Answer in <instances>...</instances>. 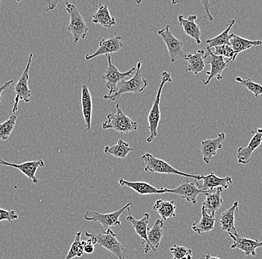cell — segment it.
Here are the masks:
<instances>
[{
  "label": "cell",
  "instance_id": "ffe728a7",
  "mask_svg": "<svg viewBox=\"0 0 262 259\" xmlns=\"http://www.w3.org/2000/svg\"><path fill=\"white\" fill-rule=\"evenodd\" d=\"M238 202L235 201L227 211H224L220 216V226L223 232H227L229 235L237 234L235 224V214L238 211Z\"/></svg>",
  "mask_w": 262,
  "mask_h": 259
},
{
  "label": "cell",
  "instance_id": "484cf974",
  "mask_svg": "<svg viewBox=\"0 0 262 259\" xmlns=\"http://www.w3.org/2000/svg\"><path fill=\"white\" fill-rule=\"evenodd\" d=\"M97 7V11L93 15V24H99L107 29L116 25V19L111 15L108 5H99Z\"/></svg>",
  "mask_w": 262,
  "mask_h": 259
},
{
  "label": "cell",
  "instance_id": "8d00e7d4",
  "mask_svg": "<svg viewBox=\"0 0 262 259\" xmlns=\"http://www.w3.org/2000/svg\"><path fill=\"white\" fill-rule=\"evenodd\" d=\"M170 252L173 255V259H182L189 255H192V250L188 247L178 246L174 244L170 249Z\"/></svg>",
  "mask_w": 262,
  "mask_h": 259
},
{
  "label": "cell",
  "instance_id": "3957f363",
  "mask_svg": "<svg viewBox=\"0 0 262 259\" xmlns=\"http://www.w3.org/2000/svg\"><path fill=\"white\" fill-rule=\"evenodd\" d=\"M141 160L145 164V172L152 173H160V174H174L186 177V178H194L195 180H202L203 176L201 175H191L183 173L171 166L164 160L156 158L150 153H142Z\"/></svg>",
  "mask_w": 262,
  "mask_h": 259
},
{
  "label": "cell",
  "instance_id": "603a6c76",
  "mask_svg": "<svg viewBox=\"0 0 262 259\" xmlns=\"http://www.w3.org/2000/svg\"><path fill=\"white\" fill-rule=\"evenodd\" d=\"M119 185L120 186H126L131 188V189L135 191L136 192L138 193L139 194L142 196L145 195H152V194H163L165 193V188H160L157 189L153 185L149 184V183H145V182H128L124 178H121L119 180Z\"/></svg>",
  "mask_w": 262,
  "mask_h": 259
},
{
  "label": "cell",
  "instance_id": "7bdbcfd3",
  "mask_svg": "<svg viewBox=\"0 0 262 259\" xmlns=\"http://www.w3.org/2000/svg\"><path fill=\"white\" fill-rule=\"evenodd\" d=\"M205 259H221V258H217V257L212 256V255H206V258H205Z\"/></svg>",
  "mask_w": 262,
  "mask_h": 259
},
{
  "label": "cell",
  "instance_id": "d6a6232c",
  "mask_svg": "<svg viewBox=\"0 0 262 259\" xmlns=\"http://www.w3.org/2000/svg\"><path fill=\"white\" fill-rule=\"evenodd\" d=\"M75 234V240L72 244L65 259H73L75 257L80 258V257L83 256V254H84L83 247L81 244V232H76Z\"/></svg>",
  "mask_w": 262,
  "mask_h": 259
},
{
  "label": "cell",
  "instance_id": "ac0fdd59",
  "mask_svg": "<svg viewBox=\"0 0 262 259\" xmlns=\"http://www.w3.org/2000/svg\"><path fill=\"white\" fill-rule=\"evenodd\" d=\"M254 134L253 137L246 147H239L237 151V162L241 165H247L250 162L252 154L258 148L262 143V134L258 133L254 129L252 131Z\"/></svg>",
  "mask_w": 262,
  "mask_h": 259
},
{
  "label": "cell",
  "instance_id": "f546056e",
  "mask_svg": "<svg viewBox=\"0 0 262 259\" xmlns=\"http://www.w3.org/2000/svg\"><path fill=\"white\" fill-rule=\"evenodd\" d=\"M261 41H250L248 39L243 38L235 34H233V37L229 42V45L235 52V57H234L235 60L241 52L248 50L251 47H255V46L261 45Z\"/></svg>",
  "mask_w": 262,
  "mask_h": 259
},
{
  "label": "cell",
  "instance_id": "9c48e42d",
  "mask_svg": "<svg viewBox=\"0 0 262 259\" xmlns=\"http://www.w3.org/2000/svg\"><path fill=\"white\" fill-rule=\"evenodd\" d=\"M105 56L107 60L108 66L106 67L104 75H102V78L106 82V88L109 90L108 94L111 95L116 92L118 85L124 80V78L132 75L137 70V68L133 67L129 71L122 73L112 63L111 55H106Z\"/></svg>",
  "mask_w": 262,
  "mask_h": 259
},
{
  "label": "cell",
  "instance_id": "e0dca14e",
  "mask_svg": "<svg viewBox=\"0 0 262 259\" xmlns=\"http://www.w3.org/2000/svg\"><path fill=\"white\" fill-rule=\"evenodd\" d=\"M229 237L233 240V244L231 245L230 248L238 249L247 256H250V255L255 256L257 248L262 247V242L242 237L238 233L234 235H229Z\"/></svg>",
  "mask_w": 262,
  "mask_h": 259
},
{
  "label": "cell",
  "instance_id": "ab89813d",
  "mask_svg": "<svg viewBox=\"0 0 262 259\" xmlns=\"http://www.w3.org/2000/svg\"><path fill=\"white\" fill-rule=\"evenodd\" d=\"M86 243L84 246H83V251H84V253L86 254H92L95 251V247L93 244H92L91 243L88 242V241H86Z\"/></svg>",
  "mask_w": 262,
  "mask_h": 259
},
{
  "label": "cell",
  "instance_id": "f6af8a7d",
  "mask_svg": "<svg viewBox=\"0 0 262 259\" xmlns=\"http://www.w3.org/2000/svg\"><path fill=\"white\" fill-rule=\"evenodd\" d=\"M182 259H192V255H188V256L184 257V258Z\"/></svg>",
  "mask_w": 262,
  "mask_h": 259
},
{
  "label": "cell",
  "instance_id": "2e32d148",
  "mask_svg": "<svg viewBox=\"0 0 262 259\" xmlns=\"http://www.w3.org/2000/svg\"><path fill=\"white\" fill-rule=\"evenodd\" d=\"M226 139L224 132L217 134V137L214 139H207L201 142V152L203 159L206 165H209L212 158L215 156L217 151L223 148L222 142Z\"/></svg>",
  "mask_w": 262,
  "mask_h": 259
},
{
  "label": "cell",
  "instance_id": "5bb4252c",
  "mask_svg": "<svg viewBox=\"0 0 262 259\" xmlns=\"http://www.w3.org/2000/svg\"><path fill=\"white\" fill-rule=\"evenodd\" d=\"M45 166L43 160L32 161V162H24L23 164H13L0 158V167H10L17 169L25 176L32 180L34 184L38 183V178L36 177V173L40 167Z\"/></svg>",
  "mask_w": 262,
  "mask_h": 259
},
{
  "label": "cell",
  "instance_id": "ee69618b",
  "mask_svg": "<svg viewBox=\"0 0 262 259\" xmlns=\"http://www.w3.org/2000/svg\"><path fill=\"white\" fill-rule=\"evenodd\" d=\"M255 130L257 132H258V133L262 134V128L261 129H260V128H257Z\"/></svg>",
  "mask_w": 262,
  "mask_h": 259
},
{
  "label": "cell",
  "instance_id": "f35d334b",
  "mask_svg": "<svg viewBox=\"0 0 262 259\" xmlns=\"http://www.w3.org/2000/svg\"><path fill=\"white\" fill-rule=\"evenodd\" d=\"M202 4L204 5L205 11H206V14L207 15L205 16L204 18L209 19V21H212L213 17L211 15L210 12H209V8H210V4H209V1H202L201 2Z\"/></svg>",
  "mask_w": 262,
  "mask_h": 259
},
{
  "label": "cell",
  "instance_id": "30bf717a",
  "mask_svg": "<svg viewBox=\"0 0 262 259\" xmlns=\"http://www.w3.org/2000/svg\"><path fill=\"white\" fill-rule=\"evenodd\" d=\"M206 50L207 51L205 52L204 59L206 61V64L211 65V70L206 72V74L208 75L207 79L206 81L203 80L204 85H207L214 78H217V80L222 79L223 71L228 67V64L225 62L224 57L214 55L209 47H206Z\"/></svg>",
  "mask_w": 262,
  "mask_h": 259
},
{
  "label": "cell",
  "instance_id": "7a4b0ae2",
  "mask_svg": "<svg viewBox=\"0 0 262 259\" xmlns=\"http://www.w3.org/2000/svg\"><path fill=\"white\" fill-rule=\"evenodd\" d=\"M142 65V62H139L137 65V70H136L134 76L131 78L129 81L123 80L119 83L120 85H118L116 92L111 95H105L104 96V99L106 101H114L119 99V97L124 93H139L144 91L145 88L148 85V82L144 78L143 75L141 74Z\"/></svg>",
  "mask_w": 262,
  "mask_h": 259
},
{
  "label": "cell",
  "instance_id": "60d3db41",
  "mask_svg": "<svg viewBox=\"0 0 262 259\" xmlns=\"http://www.w3.org/2000/svg\"><path fill=\"white\" fill-rule=\"evenodd\" d=\"M13 80H11V81L7 82L3 85V86H0V106L2 105V94H3V91L5 90H7L9 88V87L11 86V84L13 83Z\"/></svg>",
  "mask_w": 262,
  "mask_h": 259
},
{
  "label": "cell",
  "instance_id": "d6986e66",
  "mask_svg": "<svg viewBox=\"0 0 262 259\" xmlns=\"http://www.w3.org/2000/svg\"><path fill=\"white\" fill-rule=\"evenodd\" d=\"M222 188H216L215 190H211L208 191L207 192L205 193V201L202 204V209L204 211H206L209 215L214 217L215 215L216 211H217L223 203L222 197H221V193H222Z\"/></svg>",
  "mask_w": 262,
  "mask_h": 259
},
{
  "label": "cell",
  "instance_id": "9a60e30c",
  "mask_svg": "<svg viewBox=\"0 0 262 259\" xmlns=\"http://www.w3.org/2000/svg\"><path fill=\"white\" fill-rule=\"evenodd\" d=\"M121 40H122V37L120 36H114L107 39H102L99 42L98 50L93 54H88L85 55V59L89 61L99 55H111V53L119 52L123 47V44Z\"/></svg>",
  "mask_w": 262,
  "mask_h": 259
},
{
  "label": "cell",
  "instance_id": "52a82bcc",
  "mask_svg": "<svg viewBox=\"0 0 262 259\" xmlns=\"http://www.w3.org/2000/svg\"><path fill=\"white\" fill-rule=\"evenodd\" d=\"M33 58V53L29 55V61H28L27 66L26 67L22 75L19 77L14 87V91H15L16 96L14 98V105L13 106V114H15L18 110V104L19 101H23L25 103H28L32 99V91L29 88V71H30L31 65H32Z\"/></svg>",
  "mask_w": 262,
  "mask_h": 259
},
{
  "label": "cell",
  "instance_id": "836d02e7",
  "mask_svg": "<svg viewBox=\"0 0 262 259\" xmlns=\"http://www.w3.org/2000/svg\"><path fill=\"white\" fill-rule=\"evenodd\" d=\"M16 116L13 114L7 121L3 124H0V141H6L9 138L10 135L12 133L15 127Z\"/></svg>",
  "mask_w": 262,
  "mask_h": 259
},
{
  "label": "cell",
  "instance_id": "4fadbf2b",
  "mask_svg": "<svg viewBox=\"0 0 262 259\" xmlns=\"http://www.w3.org/2000/svg\"><path fill=\"white\" fill-rule=\"evenodd\" d=\"M129 215L126 217V221L130 223L135 230L136 233L138 234L139 237L142 239V244L145 245L143 249L144 253L147 254L149 251L151 250L150 243L147 238V232H148V224L150 221V214L148 213H145L143 217L140 220L135 219L131 215L130 207L127 209Z\"/></svg>",
  "mask_w": 262,
  "mask_h": 259
},
{
  "label": "cell",
  "instance_id": "7402d4cb",
  "mask_svg": "<svg viewBox=\"0 0 262 259\" xmlns=\"http://www.w3.org/2000/svg\"><path fill=\"white\" fill-rule=\"evenodd\" d=\"M81 109L86 124V131L90 130L92 126V115H93V99L90 92L89 87L86 84L81 86Z\"/></svg>",
  "mask_w": 262,
  "mask_h": 259
},
{
  "label": "cell",
  "instance_id": "b9f144b4",
  "mask_svg": "<svg viewBox=\"0 0 262 259\" xmlns=\"http://www.w3.org/2000/svg\"><path fill=\"white\" fill-rule=\"evenodd\" d=\"M47 3H48V9L46 10V12H47L49 10L55 9V8L56 7L57 3H58V2H47Z\"/></svg>",
  "mask_w": 262,
  "mask_h": 259
},
{
  "label": "cell",
  "instance_id": "e575fe53",
  "mask_svg": "<svg viewBox=\"0 0 262 259\" xmlns=\"http://www.w3.org/2000/svg\"><path fill=\"white\" fill-rule=\"evenodd\" d=\"M235 81L247 88L249 91L253 93L255 98H258L259 95H262V85L261 84L254 83L253 80L248 78V79H243L241 77H236Z\"/></svg>",
  "mask_w": 262,
  "mask_h": 259
},
{
  "label": "cell",
  "instance_id": "d4e9b609",
  "mask_svg": "<svg viewBox=\"0 0 262 259\" xmlns=\"http://www.w3.org/2000/svg\"><path fill=\"white\" fill-rule=\"evenodd\" d=\"M205 55L204 50H198L193 54H186L184 60L187 61L188 65L187 69L185 72H191L194 75L204 71L205 69V63L204 56Z\"/></svg>",
  "mask_w": 262,
  "mask_h": 259
},
{
  "label": "cell",
  "instance_id": "7c38bea8",
  "mask_svg": "<svg viewBox=\"0 0 262 259\" xmlns=\"http://www.w3.org/2000/svg\"><path fill=\"white\" fill-rule=\"evenodd\" d=\"M198 185L188 180H183L182 183L173 189L165 188V192L178 195L181 199H185L191 204L196 205V197L199 195L205 194L208 191L200 189Z\"/></svg>",
  "mask_w": 262,
  "mask_h": 259
},
{
  "label": "cell",
  "instance_id": "83f0119b",
  "mask_svg": "<svg viewBox=\"0 0 262 259\" xmlns=\"http://www.w3.org/2000/svg\"><path fill=\"white\" fill-rule=\"evenodd\" d=\"M165 222L162 219L157 220L151 229H148L147 232V238L150 243L151 250L156 252L159 248L163 238L164 232L163 226Z\"/></svg>",
  "mask_w": 262,
  "mask_h": 259
},
{
  "label": "cell",
  "instance_id": "cb8c5ba5",
  "mask_svg": "<svg viewBox=\"0 0 262 259\" xmlns=\"http://www.w3.org/2000/svg\"><path fill=\"white\" fill-rule=\"evenodd\" d=\"M196 15L188 16L187 19L183 15L178 16V22L183 28L185 33L188 37H191L195 41L196 44L200 45L201 44V31L199 26L196 24Z\"/></svg>",
  "mask_w": 262,
  "mask_h": 259
},
{
  "label": "cell",
  "instance_id": "8fae6325",
  "mask_svg": "<svg viewBox=\"0 0 262 259\" xmlns=\"http://www.w3.org/2000/svg\"><path fill=\"white\" fill-rule=\"evenodd\" d=\"M93 234L97 239L98 244L100 247L114 254L118 259H125L123 254L124 247L118 240L117 234L114 233V231L109 229L102 233Z\"/></svg>",
  "mask_w": 262,
  "mask_h": 259
},
{
  "label": "cell",
  "instance_id": "6da1fadb",
  "mask_svg": "<svg viewBox=\"0 0 262 259\" xmlns=\"http://www.w3.org/2000/svg\"><path fill=\"white\" fill-rule=\"evenodd\" d=\"M172 81L171 75L168 72H163L162 73L161 83L159 86L158 91L153 106L149 112L147 116V121H148V130L150 132V135L147 137L146 142L150 144L155 140V137H157L158 134V126L160 124V118H161V113H160V101H161V95L163 92L164 85L167 83H171Z\"/></svg>",
  "mask_w": 262,
  "mask_h": 259
},
{
  "label": "cell",
  "instance_id": "4dcf8cb0",
  "mask_svg": "<svg viewBox=\"0 0 262 259\" xmlns=\"http://www.w3.org/2000/svg\"><path fill=\"white\" fill-rule=\"evenodd\" d=\"M134 150V148L129 145L128 143L120 139L116 145L104 147V152L106 155H111L115 158L124 159L129 153Z\"/></svg>",
  "mask_w": 262,
  "mask_h": 259
},
{
  "label": "cell",
  "instance_id": "ba28073f",
  "mask_svg": "<svg viewBox=\"0 0 262 259\" xmlns=\"http://www.w3.org/2000/svg\"><path fill=\"white\" fill-rule=\"evenodd\" d=\"M131 205H132L131 203H127L122 209L112 213H108V214H101L97 211H89L85 214L84 220L86 221L99 223L105 231L113 226H119V227L122 228L119 217L125 210H127L129 207H130Z\"/></svg>",
  "mask_w": 262,
  "mask_h": 259
},
{
  "label": "cell",
  "instance_id": "f1b7e54d",
  "mask_svg": "<svg viewBox=\"0 0 262 259\" xmlns=\"http://www.w3.org/2000/svg\"><path fill=\"white\" fill-rule=\"evenodd\" d=\"M153 209L158 213L163 221L176 217L177 207L174 201H167L158 200L154 205Z\"/></svg>",
  "mask_w": 262,
  "mask_h": 259
},
{
  "label": "cell",
  "instance_id": "4316f807",
  "mask_svg": "<svg viewBox=\"0 0 262 259\" xmlns=\"http://www.w3.org/2000/svg\"><path fill=\"white\" fill-rule=\"evenodd\" d=\"M215 221V217L209 215L201 209V219L195 221L191 226V229L198 234L209 233L214 229Z\"/></svg>",
  "mask_w": 262,
  "mask_h": 259
},
{
  "label": "cell",
  "instance_id": "5b68a950",
  "mask_svg": "<svg viewBox=\"0 0 262 259\" xmlns=\"http://www.w3.org/2000/svg\"><path fill=\"white\" fill-rule=\"evenodd\" d=\"M66 10L70 15V25L67 30L73 34V42L77 44L80 40H83L89 34V27L85 23L84 19L78 8L72 3H66Z\"/></svg>",
  "mask_w": 262,
  "mask_h": 259
},
{
  "label": "cell",
  "instance_id": "d590c367",
  "mask_svg": "<svg viewBox=\"0 0 262 259\" xmlns=\"http://www.w3.org/2000/svg\"><path fill=\"white\" fill-rule=\"evenodd\" d=\"M214 55L217 56H223L224 58H228L229 60L227 61V64L233 62L235 61V52L232 50V47L229 45L220 46V47H214V52H213Z\"/></svg>",
  "mask_w": 262,
  "mask_h": 259
},
{
  "label": "cell",
  "instance_id": "1f68e13d",
  "mask_svg": "<svg viewBox=\"0 0 262 259\" xmlns=\"http://www.w3.org/2000/svg\"><path fill=\"white\" fill-rule=\"evenodd\" d=\"M235 24V19H232L229 22V26H227V29L216 37L213 38L208 39L206 40V44H208L209 48H212V47H220V46L229 45V42L231 39L233 37L234 34H229L232 26Z\"/></svg>",
  "mask_w": 262,
  "mask_h": 259
},
{
  "label": "cell",
  "instance_id": "277c9868",
  "mask_svg": "<svg viewBox=\"0 0 262 259\" xmlns=\"http://www.w3.org/2000/svg\"><path fill=\"white\" fill-rule=\"evenodd\" d=\"M116 113H111L106 116V121L102 124L103 129H114L124 134L135 132L138 129V124L126 115L121 109L119 104L116 106Z\"/></svg>",
  "mask_w": 262,
  "mask_h": 259
},
{
  "label": "cell",
  "instance_id": "44dd1931",
  "mask_svg": "<svg viewBox=\"0 0 262 259\" xmlns=\"http://www.w3.org/2000/svg\"><path fill=\"white\" fill-rule=\"evenodd\" d=\"M203 184L198 185L200 189L204 191H211L214 188H222L223 190L228 189L229 185L232 184V178L227 176L224 178L216 176L214 173H210L207 176L202 177Z\"/></svg>",
  "mask_w": 262,
  "mask_h": 259
},
{
  "label": "cell",
  "instance_id": "8992f818",
  "mask_svg": "<svg viewBox=\"0 0 262 259\" xmlns=\"http://www.w3.org/2000/svg\"><path fill=\"white\" fill-rule=\"evenodd\" d=\"M158 35L163 39L166 45L167 50L169 54L170 62L174 63L175 62L181 59H184L185 54L183 51L185 43L177 38L171 32V26L167 25L161 30L157 32Z\"/></svg>",
  "mask_w": 262,
  "mask_h": 259
},
{
  "label": "cell",
  "instance_id": "74e56055",
  "mask_svg": "<svg viewBox=\"0 0 262 259\" xmlns=\"http://www.w3.org/2000/svg\"><path fill=\"white\" fill-rule=\"evenodd\" d=\"M19 216L14 211H8V210L0 208V222L2 221H8L10 224H12L14 221L18 219Z\"/></svg>",
  "mask_w": 262,
  "mask_h": 259
}]
</instances>
